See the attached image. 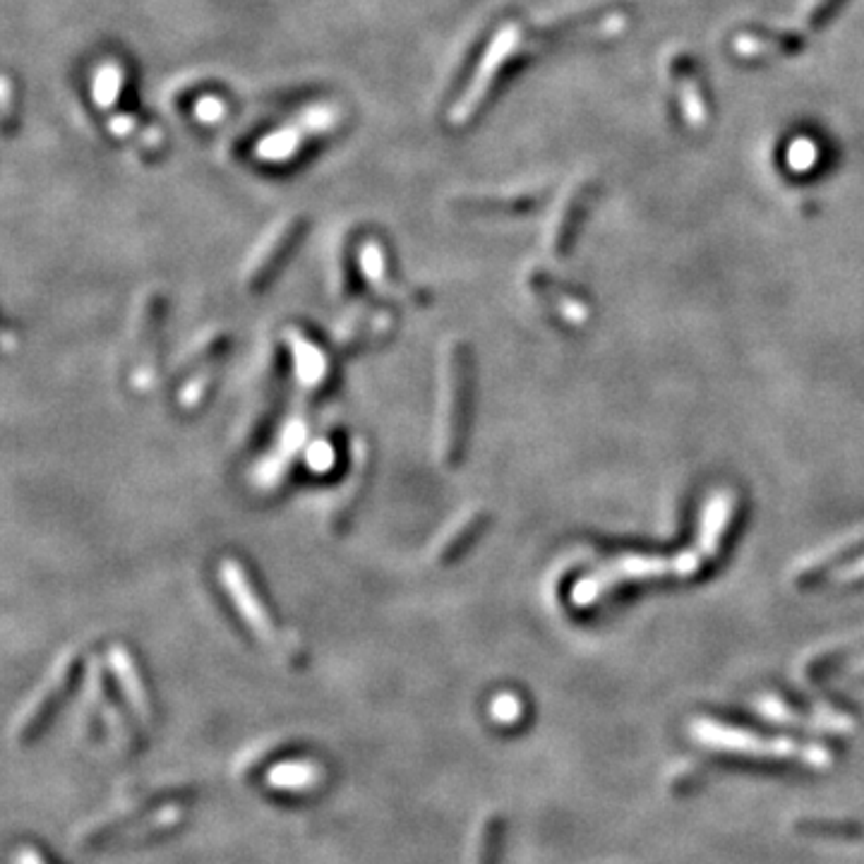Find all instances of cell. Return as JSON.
<instances>
[{"label":"cell","mask_w":864,"mask_h":864,"mask_svg":"<svg viewBox=\"0 0 864 864\" xmlns=\"http://www.w3.org/2000/svg\"><path fill=\"white\" fill-rule=\"evenodd\" d=\"M735 495L730 490H718L706 500L701 521H699V536H696V545L677 552V555H624L620 560H612L596 572L586 574L584 579L572 588L574 605H593L596 600L603 598L612 588L632 581H646V579H668V576H694L708 560H713L723 543V536L735 516Z\"/></svg>","instance_id":"1"},{"label":"cell","mask_w":864,"mask_h":864,"mask_svg":"<svg viewBox=\"0 0 864 864\" xmlns=\"http://www.w3.org/2000/svg\"><path fill=\"white\" fill-rule=\"evenodd\" d=\"M471 411V351L459 336L440 351L437 387V456L444 468H456L464 459Z\"/></svg>","instance_id":"2"},{"label":"cell","mask_w":864,"mask_h":864,"mask_svg":"<svg viewBox=\"0 0 864 864\" xmlns=\"http://www.w3.org/2000/svg\"><path fill=\"white\" fill-rule=\"evenodd\" d=\"M219 579L226 588L228 600H231L236 612L248 624V629L257 636L264 646H272L274 651L284 653L288 660L303 656L300 641L291 632L281 629L274 620L267 600L260 593V588L252 579L248 567L236 557H224L219 564Z\"/></svg>","instance_id":"3"},{"label":"cell","mask_w":864,"mask_h":864,"mask_svg":"<svg viewBox=\"0 0 864 864\" xmlns=\"http://www.w3.org/2000/svg\"><path fill=\"white\" fill-rule=\"evenodd\" d=\"M692 735L706 744V747L720 752L766 756V759H797L816 768L831 764V754L819 747V744H802L788 737H761L754 735V732L716 723V720L708 718L696 720L692 725Z\"/></svg>","instance_id":"4"},{"label":"cell","mask_w":864,"mask_h":864,"mask_svg":"<svg viewBox=\"0 0 864 864\" xmlns=\"http://www.w3.org/2000/svg\"><path fill=\"white\" fill-rule=\"evenodd\" d=\"M166 317V296L159 288H149L137 300L132 315V346H130V382L135 389L147 392L154 387L159 372L161 336Z\"/></svg>","instance_id":"5"},{"label":"cell","mask_w":864,"mask_h":864,"mask_svg":"<svg viewBox=\"0 0 864 864\" xmlns=\"http://www.w3.org/2000/svg\"><path fill=\"white\" fill-rule=\"evenodd\" d=\"M305 231L308 219L303 214L284 216L269 228L267 236L260 240L255 252L245 262L243 288L248 293H260L276 279V274L281 272L286 260L293 255Z\"/></svg>","instance_id":"6"},{"label":"cell","mask_w":864,"mask_h":864,"mask_svg":"<svg viewBox=\"0 0 864 864\" xmlns=\"http://www.w3.org/2000/svg\"><path fill=\"white\" fill-rule=\"evenodd\" d=\"M284 375L286 360L279 346H269V351L264 353V360L260 363V370L255 372V380H252L245 411L240 416V437L245 440V444H255L274 420L284 389Z\"/></svg>","instance_id":"7"},{"label":"cell","mask_w":864,"mask_h":864,"mask_svg":"<svg viewBox=\"0 0 864 864\" xmlns=\"http://www.w3.org/2000/svg\"><path fill=\"white\" fill-rule=\"evenodd\" d=\"M370 468H372L370 444L365 437H356L351 444V459H348L346 476L341 483L334 488L327 507H324V526L329 528V533L339 536L351 526L358 504L368 490Z\"/></svg>","instance_id":"8"},{"label":"cell","mask_w":864,"mask_h":864,"mask_svg":"<svg viewBox=\"0 0 864 864\" xmlns=\"http://www.w3.org/2000/svg\"><path fill=\"white\" fill-rule=\"evenodd\" d=\"M77 675H80V651H68L60 656V660H56L51 675L46 677L39 694L27 704L22 718L17 720V735L22 740L36 735V732L44 728L46 720L53 716L60 704H63Z\"/></svg>","instance_id":"9"},{"label":"cell","mask_w":864,"mask_h":864,"mask_svg":"<svg viewBox=\"0 0 864 864\" xmlns=\"http://www.w3.org/2000/svg\"><path fill=\"white\" fill-rule=\"evenodd\" d=\"M396 327V317L384 305H356L336 322L334 344L344 353H358L363 348L384 344Z\"/></svg>","instance_id":"10"},{"label":"cell","mask_w":864,"mask_h":864,"mask_svg":"<svg viewBox=\"0 0 864 864\" xmlns=\"http://www.w3.org/2000/svg\"><path fill=\"white\" fill-rule=\"evenodd\" d=\"M358 262H360V269H363V274H365L368 284L375 288L380 296L392 300V303L425 305L430 300V296L423 291V288L406 284L399 279V276H394L387 248H384L380 240H375V238L365 240V243L360 245Z\"/></svg>","instance_id":"11"},{"label":"cell","mask_w":864,"mask_h":864,"mask_svg":"<svg viewBox=\"0 0 864 864\" xmlns=\"http://www.w3.org/2000/svg\"><path fill=\"white\" fill-rule=\"evenodd\" d=\"M490 514L485 507H468L464 514L454 516V519L442 528L440 536L432 540L430 545V562L437 567H447V564L459 560L464 552L471 548L478 536L485 531Z\"/></svg>","instance_id":"12"},{"label":"cell","mask_w":864,"mask_h":864,"mask_svg":"<svg viewBox=\"0 0 864 864\" xmlns=\"http://www.w3.org/2000/svg\"><path fill=\"white\" fill-rule=\"evenodd\" d=\"M668 70H670V80L677 84L684 120H687L689 128L704 130L708 123V99L694 58H689L687 53L670 56Z\"/></svg>","instance_id":"13"},{"label":"cell","mask_w":864,"mask_h":864,"mask_svg":"<svg viewBox=\"0 0 864 864\" xmlns=\"http://www.w3.org/2000/svg\"><path fill=\"white\" fill-rule=\"evenodd\" d=\"M588 197H591V188H588L586 183H574L562 195L560 204L555 207V214H552V219L548 224V233H545V248L550 252V257L557 260L564 255V252H567L576 221H579Z\"/></svg>","instance_id":"14"},{"label":"cell","mask_w":864,"mask_h":864,"mask_svg":"<svg viewBox=\"0 0 864 864\" xmlns=\"http://www.w3.org/2000/svg\"><path fill=\"white\" fill-rule=\"evenodd\" d=\"M228 341H231V336H228L226 329L202 332L195 341H190L183 351L178 353V358L173 360L171 372H168V377L183 384L192 375V372L200 370L202 365L212 363V360L224 358Z\"/></svg>","instance_id":"15"},{"label":"cell","mask_w":864,"mask_h":864,"mask_svg":"<svg viewBox=\"0 0 864 864\" xmlns=\"http://www.w3.org/2000/svg\"><path fill=\"white\" fill-rule=\"evenodd\" d=\"M804 48V39L788 32H744L732 41V51L744 60H766L792 56Z\"/></svg>","instance_id":"16"},{"label":"cell","mask_w":864,"mask_h":864,"mask_svg":"<svg viewBox=\"0 0 864 864\" xmlns=\"http://www.w3.org/2000/svg\"><path fill=\"white\" fill-rule=\"evenodd\" d=\"M108 660H111V668H113V675L120 684V689H123L125 699L130 701V706L135 708L140 713L142 720H149L152 718V701H149V694L147 687H144V680H142V672L137 668V660L132 658V653L128 651L125 646H111V651H108Z\"/></svg>","instance_id":"17"},{"label":"cell","mask_w":864,"mask_h":864,"mask_svg":"<svg viewBox=\"0 0 864 864\" xmlns=\"http://www.w3.org/2000/svg\"><path fill=\"white\" fill-rule=\"evenodd\" d=\"M291 346L300 387H324L329 380V353L300 329H291Z\"/></svg>","instance_id":"18"},{"label":"cell","mask_w":864,"mask_h":864,"mask_svg":"<svg viewBox=\"0 0 864 864\" xmlns=\"http://www.w3.org/2000/svg\"><path fill=\"white\" fill-rule=\"evenodd\" d=\"M540 195L536 192H519V195H466L459 197L456 207L473 214H516L536 207Z\"/></svg>","instance_id":"19"},{"label":"cell","mask_w":864,"mask_h":864,"mask_svg":"<svg viewBox=\"0 0 864 864\" xmlns=\"http://www.w3.org/2000/svg\"><path fill=\"white\" fill-rule=\"evenodd\" d=\"M219 370H221V358L212 360V363H207V365H202L200 370L192 372V375L183 384H180L178 401L185 408V411H197V408H202L209 401L216 377H219Z\"/></svg>","instance_id":"20"},{"label":"cell","mask_w":864,"mask_h":864,"mask_svg":"<svg viewBox=\"0 0 864 864\" xmlns=\"http://www.w3.org/2000/svg\"><path fill=\"white\" fill-rule=\"evenodd\" d=\"M123 87H125V70L116 63H104L99 70H96L92 84L94 104L101 108H111L113 104H118Z\"/></svg>","instance_id":"21"},{"label":"cell","mask_w":864,"mask_h":864,"mask_svg":"<svg viewBox=\"0 0 864 864\" xmlns=\"http://www.w3.org/2000/svg\"><path fill=\"white\" fill-rule=\"evenodd\" d=\"M300 142H303V137H300L298 130H276L260 142L257 154L269 161H286L300 149Z\"/></svg>","instance_id":"22"},{"label":"cell","mask_w":864,"mask_h":864,"mask_svg":"<svg viewBox=\"0 0 864 864\" xmlns=\"http://www.w3.org/2000/svg\"><path fill=\"white\" fill-rule=\"evenodd\" d=\"M317 778V771L308 764H284V766H276L269 780L274 785L279 788H300V785H310L312 780Z\"/></svg>","instance_id":"23"},{"label":"cell","mask_w":864,"mask_h":864,"mask_svg":"<svg viewBox=\"0 0 864 864\" xmlns=\"http://www.w3.org/2000/svg\"><path fill=\"white\" fill-rule=\"evenodd\" d=\"M843 3L845 0H812L802 15L804 27H807L809 32H819L821 27H826L828 22H831V17L836 15L838 8Z\"/></svg>","instance_id":"24"},{"label":"cell","mask_w":864,"mask_h":864,"mask_svg":"<svg viewBox=\"0 0 864 864\" xmlns=\"http://www.w3.org/2000/svg\"><path fill=\"white\" fill-rule=\"evenodd\" d=\"M490 716L495 718L497 723H504V725L516 723V720H519V716H521V701L516 699L514 694H500V696H495V699H492Z\"/></svg>","instance_id":"25"},{"label":"cell","mask_w":864,"mask_h":864,"mask_svg":"<svg viewBox=\"0 0 864 864\" xmlns=\"http://www.w3.org/2000/svg\"><path fill=\"white\" fill-rule=\"evenodd\" d=\"M790 166L792 168H797V171H807V168L814 164V159H816V149H814V144L812 142H807V140H797L795 144H792V149H790Z\"/></svg>","instance_id":"26"},{"label":"cell","mask_w":864,"mask_h":864,"mask_svg":"<svg viewBox=\"0 0 864 864\" xmlns=\"http://www.w3.org/2000/svg\"><path fill=\"white\" fill-rule=\"evenodd\" d=\"M862 579H864V557L850 562L848 567L838 572V581L850 584V581H862Z\"/></svg>","instance_id":"27"}]
</instances>
